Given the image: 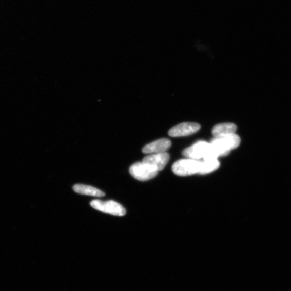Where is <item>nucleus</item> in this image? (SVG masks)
Listing matches in <instances>:
<instances>
[{
	"instance_id": "obj_5",
	"label": "nucleus",
	"mask_w": 291,
	"mask_h": 291,
	"mask_svg": "<svg viewBox=\"0 0 291 291\" xmlns=\"http://www.w3.org/2000/svg\"><path fill=\"white\" fill-rule=\"evenodd\" d=\"M91 206L96 210L105 213L117 216H124L126 214L125 208L118 202L110 201L93 200Z\"/></svg>"
},
{
	"instance_id": "obj_10",
	"label": "nucleus",
	"mask_w": 291,
	"mask_h": 291,
	"mask_svg": "<svg viewBox=\"0 0 291 291\" xmlns=\"http://www.w3.org/2000/svg\"><path fill=\"white\" fill-rule=\"evenodd\" d=\"M73 189L78 193L88 196L95 197H103L105 196V193L90 185L77 184L74 186Z\"/></svg>"
},
{
	"instance_id": "obj_4",
	"label": "nucleus",
	"mask_w": 291,
	"mask_h": 291,
	"mask_svg": "<svg viewBox=\"0 0 291 291\" xmlns=\"http://www.w3.org/2000/svg\"><path fill=\"white\" fill-rule=\"evenodd\" d=\"M158 170L153 166L143 163L137 162L133 164L129 168V173L134 179L140 181H146L153 179L158 174Z\"/></svg>"
},
{
	"instance_id": "obj_11",
	"label": "nucleus",
	"mask_w": 291,
	"mask_h": 291,
	"mask_svg": "<svg viewBox=\"0 0 291 291\" xmlns=\"http://www.w3.org/2000/svg\"><path fill=\"white\" fill-rule=\"evenodd\" d=\"M200 174L212 173L220 167V163L217 159H206L200 161Z\"/></svg>"
},
{
	"instance_id": "obj_9",
	"label": "nucleus",
	"mask_w": 291,
	"mask_h": 291,
	"mask_svg": "<svg viewBox=\"0 0 291 291\" xmlns=\"http://www.w3.org/2000/svg\"><path fill=\"white\" fill-rule=\"evenodd\" d=\"M237 127L233 123H223L215 125L212 129V134L216 137H220L235 133Z\"/></svg>"
},
{
	"instance_id": "obj_3",
	"label": "nucleus",
	"mask_w": 291,
	"mask_h": 291,
	"mask_svg": "<svg viewBox=\"0 0 291 291\" xmlns=\"http://www.w3.org/2000/svg\"><path fill=\"white\" fill-rule=\"evenodd\" d=\"M200 161L191 159L177 161L172 166V171L178 176H187L199 174Z\"/></svg>"
},
{
	"instance_id": "obj_1",
	"label": "nucleus",
	"mask_w": 291,
	"mask_h": 291,
	"mask_svg": "<svg viewBox=\"0 0 291 291\" xmlns=\"http://www.w3.org/2000/svg\"><path fill=\"white\" fill-rule=\"evenodd\" d=\"M240 142V137L233 133L214 137L210 144L218 157H223L229 155L232 150L238 148Z\"/></svg>"
},
{
	"instance_id": "obj_6",
	"label": "nucleus",
	"mask_w": 291,
	"mask_h": 291,
	"mask_svg": "<svg viewBox=\"0 0 291 291\" xmlns=\"http://www.w3.org/2000/svg\"><path fill=\"white\" fill-rule=\"evenodd\" d=\"M201 126L195 123H183L172 128L168 135L172 137H181L192 135L198 132Z\"/></svg>"
},
{
	"instance_id": "obj_8",
	"label": "nucleus",
	"mask_w": 291,
	"mask_h": 291,
	"mask_svg": "<svg viewBox=\"0 0 291 291\" xmlns=\"http://www.w3.org/2000/svg\"><path fill=\"white\" fill-rule=\"evenodd\" d=\"M171 146L168 139H161L146 145L142 150L145 154H157L166 152Z\"/></svg>"
},
{
	"instance_id": "obj_7",
	"label": "nucleus",
	"mask_w": 291,
	"mask_h": 291,
	"mask_svg": "<svg viewBox=\"0 0 291 291\" xmlns=\"http://www.w3.org/2000/svg\"><path fill=\"white\" fill-rule=\"evenodd\" d=\"M169 160V154L164 152L157 154H152L143 159L144 163L149 164L155 167L159 172L164 169Z\"/></svg>"
},
{
	"instance_id": "obj_2",
	"label": "nucleus",
	"mask_w": 291,
	"mask_h": 291,
	"mask_svg": "<svg viewBox=\"0 0 291 291\" xmlns=\"http://www.w3.org/2000/svg\"><path fill=\"white\" fill-rule=\"evenodd\" d=\"M183 156L188 159L199 160L217 159L218 156L212 146L205 141H198L191 147L185 149Z\"/></svg>"
}]
</instances>
